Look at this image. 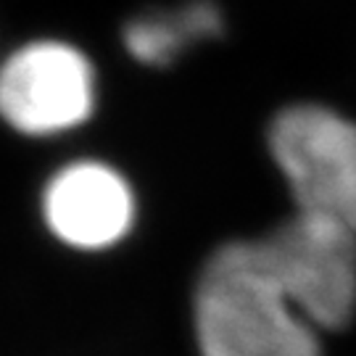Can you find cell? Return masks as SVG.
Masks as SVG:
<instances>
[{"mask_svg":"<svg viewBox=\"0 0 356 356\" xmlns=\"http://www.w3.org/2000/svg\"><path fill=\"white\" fill-rule=\"evenodd\" d=\"M201 356H322L319 330L298 312L259 241L216 248L193 298Z\"/></svg>","mask_w":356,"mask_h":356,"instance_id":"1","label":"cell"},{"mask_svg":"<svg viewBox=\"0 0 356 356\" xmlns=\"http://www.w3.org/2000/svg\"><path fill=\"white\" fill-rule=\"evenodd\" d=\"M269 151L298 209L356 235V122L314 103L291 106L269 127Z\"/></svg>","mask_w":356,"mask_h":356,"instance_id":"2","label":"cell"},{"mask_svg":"<svg viewBox=\"0 0 356 356\" xmlns=\"http://www.w3.org/2000/svg\"><path fill=\"white\" fill-rule=\"evenodd\" d=\"M291 301L317 330H343L356 314V235L317 211L298 209L259 238Z\"/></svg>","mask_w":356,"mask_h":356,"instance_id":"3","label":"cell"},{"mask_svg":"<svg viewBox=\"0 0 356 356\" xmlns=\"http://www.w3.org/2000/svg\"><path fill=\"white\" fill-rule=\"evenodd\" d=\"M95 108V72L69 42L38 40L0 66V116L13 129L45 138L88 122Z\"/></svg>","mask_w":356,"mask_h":356,"instance_id":"4","label":"cell"},{"mask_svg":"<svg viewBox=\"0 0 356 356\" xmlns=\"http://www.w3.org/2000/svg\"><path fill=\"white\" fill-rule=\"evenodd\" d=\"M42 216L61 243L103 251L127 238L135 225V193L114 166L74 161L45 185Z\"/></svg>","mask_w":356,"mask_h":356,"instance_id":"5","label":"cell"},{"mask_svg":"<svg viewBox=\"0 0 356 356\" xmlns=\"http://www.w3.org/2000/svg\"><path fill=\"white\" fill-rule=\"evenodd\" d=\"M225 16L211 0H193L177 11H151L124 26V48L145 66L177 61L191 45L222 35Z\"/></svg>","mask_w":356,"mask_h":356,"instance_id":"6","label":"cell"}]
</instances>
